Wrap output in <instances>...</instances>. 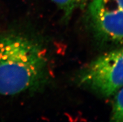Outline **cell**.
<instances>
[{
  "label": "cell",
  "mask_w": 123,
  "mask_h": 122,
  "mask_svg": "<svg viewBox=\"0 0 123 122\" xmlns=\"http://www.w3.org/2000/svg\"><path fill=\"white\" fill-rule=\"evenodd\" d=\"M91 2L103 8L123 11V0H91Z\"/></svg>",
  "instance_id": "obj_6"
},
{
  "label": "cell",
  "mask_w": 123,
  "mask_h": 122,
  "mask_svg": "<svg viewBox=\"0 0 123 122\" xmlns=\"http://www.w3.org/2000/svg\"><path fill=\"white\" fill-rule=\"evenodd\" d=\"M78 84L108 97L123 88V47L103 54L78 76Z\"/></svg>",
  "instance_id": "obj_2"
},
{
  "label": "cell",
  "mask_w": 123,
  "mask_h": 122,
  "mask_svg": "<svg viewBox=\"0 0 123 122\" xmlns=\"http://www.w3.org/2000/svg\"><path fill=\"white\" fill-rule=\"evenodd\" d=\"M112 105L111 120L123 122V88H121L114 94Z\"/></svg>",
  "instance_id": "obj_5"
},
{
  "label": "cell",
  "mask_w": 123,
  "mask_h": 122,
  "mask_svg": "<svg viewBox=\"0 0 123 122\" xmlns=\"http://www.w3.org/2000/svg\"><path fill=\"white\" fill-rule=\"evenodd\" d=\"M62 12L64 21L69 20L73 14L78 10H83L88 6L91 0H52Z\"/></svg>",
  "instance_id": "obj_4"
},
{
  "label": "cell",
  "mask_w": 123,
  "mask_h": 122,
  "mask_svg": "<svg viewBox=\"0 0 123 122\" xmlns=\"http://www.w3.org/2000/svg\"><path fill=\"white\" fill-rule=\"evenodd\" d=\"M48 70L46 54L37 42L19 33L0 34V94L37 90L47 81Z\"/></svg>",
  "instance_id": "obj_1"
},
{
  "label": "cell",
  "mask_w": 123,
  "mask_h": 122,
  "mask_svg": "<svg viewBox=\"0 0 123 122\" xmlns=\"http://www.w3.org/2000/svg\"><path fill=\"white\" fill-rule=\"evenodd\" d=\"M88 14L94 30L107 41L123 42V11L108 9L90 2Z\"/></svg>",
  "instance_id": "obj_3"
}]
</instances>
